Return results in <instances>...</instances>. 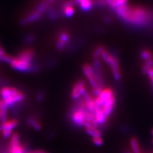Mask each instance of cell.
Segmentation results:
<instances>
[{
	"mask_svg": "<svg viewBox=\"0 0 153 153\" xmlns=\"http://www.w3.org/2000/svg\"><path fill=\"white\" fill-rule=\"evenodd\" d=\"M114 10L121 21L129 25L137 27L147 25L152 17L149 9L140 5H128L126 4Z\"/></svg>",
	"mask_w": 153,
	"mask_h": 153,
	"instance_id": "cell-1",
	"label": "cell"
},
{
	"mask_svg": "<svg viewBox=\"0 0 153 153\" xmlns=\"http://www.w3.org/2000/svg\"><path fill=\"white\" fill-rule=\"evenodd\" d=\"M100 57L109 65L114 79L117 80H120L121 78V72L117 56L112 54L104 47Z\"/></svg>",
	"mask_w": 153,
	"mask_h": 153,
	"instance_id": "cell-2",
	"label": "cell"
},
{
	"mask_svg": "<svg viewBox=\"0 0 153 153\" xmlns=\"http://www.w3.org/2000/svg\"><path fill=\"white\" fill-rule=\"evenodd\" d=\"M10 65L12 66V68L15 70L19 71H23V72L32 71L36 70V66H34L33 63L21 59L17 57H14L13 60Z\"/></svg>",
	"mask_w": 153,
	"mask_h": 153,
	"instance_id": "cell-3",
	"label": "cell"
},
{
	"mask_svg": "<svg viewBox=\"0 0 153 153\" xmlns=\"http://www.w3.org/2000/svg\"><path fill=\"white\" fill-rule=\"evenodd\" d=\"M115 97L114 91L111 88H105L99 94L98 97L94 98L95 104L97 108L101 109L103 105L108 100Z\"/></svg>",
	"mask_w": 153,
	"mask_h": 153,
	"instance_id": "cell-4",
	"label": "cell"
},
{
	"mask_svg": "<svg viewBox=\"0 0 153 153\" xmlns=\"http://www.w3.org/2000/svg\"><path fill=\"white\" fill-rule=\"evenodd\" d=\"M87 92L86 84L83 80H79L74 84L71 89V97L75 101H77L82 97V96Z\"/></svg>",
	"mask_w": 153,
	"mask_h": 153,
	"instance_id": "cell-5",
	"label": "cell"
},
{
	"mask_svg": "<svg viewBox=\"0 0 153 153\" xmlns=\"http://www.w3.org/2000/svg\"><path fill=\"white\" fill-rule=\"evenodd\" d=\"M70 40V33L66 31H61L57 33L56 45L58 51H63Z\"/></svg>",
	"mask_w": 153,
	"mask_h": 153,
	"instance_id": "cell-6",
	"label": "cell"
},
{
	"mask_svg": "<svg viewBox=\"0 0 153 153\" xmlns=\"http://www.w3.org/2000/svg\"><path fill=\"white\" fill-rule=\"evenodd\" d=\"M95 1L100 5H107L114 10L128 4V0H95Z\"/></svg>",
	"mask_w": 153,
	"mask_h": 153,
	"instance_id": "cell-7",
	"label": "cell"
},
{
	"mask_svg": "<svg viewBox=\"0 0 153 153\" xmlns=\"http://www.w3.org/2000/svg\"><path fill=\"white\" fill-rule=\"evenodd\" d=\"M35 51L31 48H27L19 52L17 57L18 58L26 61L27 62L33 63V59L35 57Z\"/></svg>",
	"mask_w": 153,
	"mask_h": 153,
	"instance_id": "cell-8",
	"label": "cell"
},
{
	"mask_svg": "<svg viewBox=\"0 0 153 153\" xmlns=\"http://www.w3.org/2000/svg\"><path fill=\"white\" fill-rule=\"evenodd\" d=\"M116 97H114L105 102L101 108L102 111L107 118L111 116L114 111L115 105H116Z\"/></svg>",
	"mask_w": 153,
	"mask_h": 153,
	"instance_id": "cell-9",
	"label": "cell"
},
{
	"mask_svg": "<svg viewBox=\"0 0 153 153\" xmlns=\"http://www.w3.org/2000/svg\"><path fill=\"white\" fill-rule=\"evenodd\" d=\"M25 98V95L22 92L19 91L15 95L12 96V97L7 99V100H4V102L7 105V106L9 107H13L14 105L22 102Z\"/></svg>",
	"mask_w": 153,
	"mask_h": 153,
	"instance_id": "cell-10",
	"label": "cell"
},
{
	"mask_svg": "<svg viewBox=\"0 0 153 153\" xmlns=\"http://www.w3.org/2000/svg\"><path fill=\"white\" fill-rule=\"evenodd\" d=\"M19 91L14 87H4L3 88L1 91H0V96H1V99L4 100H7V99L12 97V96L16 94Z\"/></svg>",
	"mask_w": 153,
	"mask_h": 153,
	"instance_id": "cell-11",
	"label": "cell"
},
{
	"mask_svg": "<svg viewBox=\"0 0 153 153\" xmlns=\"http://www.w3.org/2000/svg\"><path fill=\"white\" fill-rule=\"evenodd\" d=\"M19 124V121L16 119H12L10 120H7L3 123L0 124V130L1 131H13L14 128H16Z\"/></svg>",
	"mask_w": 153,
	"mask_h": 153,
	"instance_id": "cell-12",
	"label": "cell"
},
{
	"mask_svg": "<svg viewBox=\"0 0 153 153\" xmlns=\"http://www.w3.org/2000/svg\"><path fill=\"white\" fill-rule=\"evenodd\" d=\"M75 3L79 4L83 11H89L92 9L94 0H74Z\"/></svg>",
	"mask_w": 153,
	"mask_h": 153,
	"instance_id": "cell-13",
	"label": "cell"
},
{
	"mask_svg": "<svg viewBox=\"0 0 153 153\" xmlns=\"http://www.w3.org/2000/svg\"><path fill=\"white\" fill-rule=\"evenodd\" d=\"M95 118L99 127L104 126L107 122V117L104 114L102 109L97 108L95 112Z\"/></svg>",
	"mask_w": 153,
	"mask_h": 153,
	"instance_id": "cell-14",
	"label": "cell"
},
{
	"mask_svg": "<svg viewBox=\"0 0 153 153\" xmlns=\"http://www.w3.org/2000/svg\"><path fill=\"white\" fill-rule=\"evenodd\" d=\"M20 144V136L17 132H13L10 138L9 146L8 147V149H12L13 148L17 147Z\"/></svg>",
	"mask_w": 153,
	"mask_h": 153,
	"instance_id": "cell-15",
	"label": "cell"
},
{
	"mask_svg": "<svg viewBox=\"0 0 153 153\" xmlns=\"http://www.w3.org/2000/svg\"><path fill=\"white\" fill-rule=\"evenodd\" d=\"M27 123L29 126L36 131H40L42 130V124L40 121L35 117H31L27 119Z\"/></svg>",
	"mask_w": 153,
	"mask_h": 153,
	"instance_id": "cell-16",
	"label": "cell"
},
{
	"mask_svg": "<svg viewBox=\"0 0 153 153\" xmlns=\"http://www.w3.org/2000/svg\"><path fill=\"white\" fill-rule=\"evenodd\" d=\"M85 132L88 135L93 138H97V137H102V131L99 130L98 128H85Z\"/></svg>",
	"mask_w": 153,
	"mask_h": 153,
	"instance_id": "cell-17",
	"label": "cell"
},
{
	"mask_svg": "<svg viewBox=\"0 0 153 153\" xmlns=\"http://www.w3.org/2000/svg\"><path fill=\"white\" fill-rule=\"evenodd\" d=\"M130 147L133 153H141L139 142L135 137H132L130 139Z\"/></svg>",
	"mask_w": 153,
	"mask_h": 153,
	"instance_id": "cell-18",
	"label": "cell"
},
{
	"mask_svg": "<svg viewBox=\"0 0 153 153\" xmlns=\"http://www.w3.org/2000/svg\"><path fill=\"white\" fill-rule=\"evenodd\" d=\"M140 55L141 58L144 61L153 59V52L149 49H147V48L143 49L140 51Z\"/></svg>",
	"mask_w": 153,
	"mask_h": 153,
	"instance_id": "cell-19",
	"label": "cell"
},
{
	"mask_svg": "<svg viewBox=\"0 0 153 153\" xmlns=\"http://www.w3.org/2000/svg\"><path fill=\"white\" fill-rule=\"evenodd\" d=\"M13 59H14V57L7 54H4V55L0 56V61L2 62H4V63H9V64H10L12 63V61L13 60Z\"/></svg>",
	"mask_w": 153,
	"mask_h": 153,
	"instance_id": "cell-20",
	"label": "cell"
},
{
	"mask_svg": "<svg viewBox=\"0 0 153 153\" xmlns=\"http://www.w3.org/2000/svg\"><path fill=\"white\" fill-rule=\"evenodd\" d=\"M93 143L96 146H98V147H100L103 145V139L102 137H97V138H93L92 139Z\"/></svg>",
	"mask_w": 153,
	"mask_h": 153,
	"instance_id": "cell-21",
	"label": "cell"
},
{
	"mask_svg": "<svg viewBox=\"0 0 153 153\" xmlns=\"http://www.w3.org/2000/svg\"><path fill=\"white\" fill-rule=\"evenodd\" d=\"M2 132V135L4 138H11L13 132L12 131H8V130H4V131H1Z\"/></svg>",
	"mask_w": 153,
	"mask_h": 153,
	"instance_id": "cell-22",
	"label": "cell"
},
{
	"mask_svg": "<svg viewBox=\"0 0 153 153\" xmlns=\"http://www.w3.org/2000/svg\"><path fill=\"white\" fill-rule=\"evenodd\" d=\"M35 39V36H33V35H29L27 36H26V43H27V44H30L31 42H32L33 40H34Z\"/></svg>",
	"mask_w": 153,
	"mask_h": 153,
	"instance_id": "cell-23",
	"label": "cell"
},
{
	"mask_svg": "<svg viewBox=\"0 0 153 153\" xmlns=\"http://www.w3.org/2000/svg\"><path fill=\"white\" fill-rule=\"evenodd\" d=\"M4 103V100L1 98H0V119H1V112H2V108H3V105Z\"/></svg>",
	"mask_w": 153,
	"mask_h": 153,
	"instance_id": "cell-24",
	"label": "cell"
},
{
	"mask_svg": "<svg viewBox=\"0 0 153 153\" xmlns=\"http://www.w3.org/2000/svg\"><path fill=\"white\" fill-rule=\"evenodd\" d=\"M25 153H46V152L42 150H36V151H27Z\"/></svg>",
	"mask_w": 153,
	"mask_h": 153,
	"instance_id": "cell-25",
	"label": "cell"
},
{
	"mask_svg": "<svg viewBox=\"0 0 153 153\" xmlns=\"http://www.w3.org/2000/svg\"><path fill=\"white\" fill-rule=\"evenodd\" d=\"M125 153H133L131 151H126Z\"/></svg>",
	"mask_w": 153,
	"mask_h": 153,
	"instance_id": "cell-26",
	"label": "cell"
},
{
	"mask_svg": "<svg viewBox=\"0 0 153 153\" xmlns=\"http://www.w3.org/2000/svg\"><path fill=\"white\" fill-rule=\"evenodd\" d=\"M151 135H152V136L153 137V129H152V131H151Z\"/></svg>",
	"mask_w": 153,
	"mask_h": 153,
	"instance_id": "cell-27",
	"label": "cell"
},
{
	"mask_svg": "<svg viewBox=\"0 0 153 153\" xmlns=\"http://www.w3.org/2000/svg\"><path fill=\"white\" fill-rule=\"evenodd\" d=\"M152 143L153 144V138H152Z\"/></svg>",
	"mask_w": 153,
	"mask_h": 153,
	"instance_id": "cell-28",
	"label": "cell"
}]
</instances>
